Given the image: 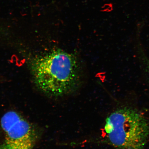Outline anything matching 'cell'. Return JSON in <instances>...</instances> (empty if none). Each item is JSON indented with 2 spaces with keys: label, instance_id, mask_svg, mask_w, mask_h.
Returning <instances> with one entry per match:
<instances>
[{
  "label": "cell",
  "instance_id": "cell-1",
  "mask_svg": "<svg viewBox=\"0 0 149 149\" xmlns=\"http://www.w3.org/2000/svg\"><path fill=\"white\" fill-rule=\"evenodd\" d=\"M31 70L36 87L45 94L59 97L74 92L80 83L79 62L75 56L57 50L36 58Z\"/></svg>",
  "mask_w": 149,
  "mask_h": 149
},
{
  "label": "cell",
  "instance_id": "cell-2",
  "mask_svg": "<svg viewBox=\"0 0 149 149\" xmlns=\"http://www.w3.org/2000/svg\"><path fill=\"white\" fill-rule=\"evenodd\" d=\"M104 129L108 141L119 149H144L149 136L146 119L128 108L111 113L106 119Z\"/></svg>",
  "mask_w": 149,
  "mask_h": 149
},
{
  "label": "cell",
  "instance_id": "cell-3",
  "mask_svg": "<svg viewBox=\"0 0 149 149\" xmlns=\"http://www.w3.org/2000/svg\"><path fill=\"white\" fill-rule=\"evenodd\" d=\"M4 138L0 149H33L37 139L36 130L16 111H9L1 119Z\"/></svg>",
  "mask_w": 149,
  "mask_h": 149
},
{
  "label": "cell",
  "instance_id": "cell-4",
  "mask_svg": "<svg viewBox=\"0 0 149 149\" xmlns=\"http://www.w3.org/2000/svg\"><path fill=\"white\" fill-rule=\"evenodd\" d=\"M137 51L139 60L144 66V69L149 80V58L145 53L141 45L139 43L137 44Z\"/></svg>",
  "mask_w": 149,
  "mask_h": 149
}]
</instances>
